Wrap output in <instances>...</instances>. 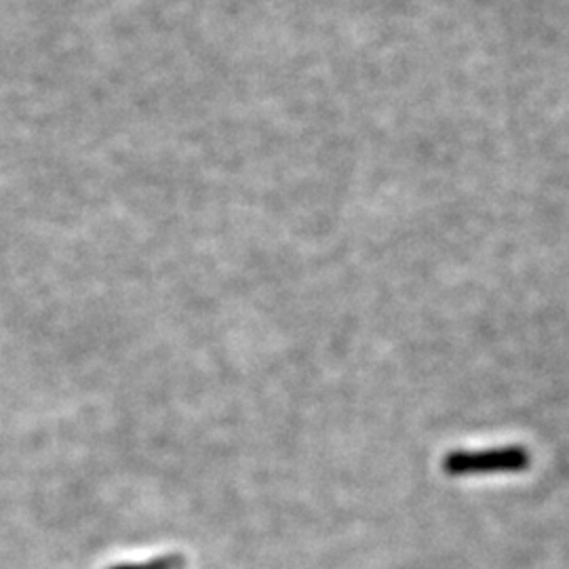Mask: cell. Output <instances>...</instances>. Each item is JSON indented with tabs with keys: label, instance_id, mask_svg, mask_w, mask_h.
Returning a JSON list of instances; mask_svg holds the SVG:
<instances>
[{
	"label": "cell",
	"instance_id": "2",
	"mask_svg": "<svg viewBox=\"0 0 569 569\" xmlns=\"http://www.w3.org/2000/svg\"><path fill=\"white\" fill-rule=\"evenodd\" d=\"M184 568V557L181 555H165V557H154L146 564H121L108 569H181Z\"/></svg>",
	"mask_w": 569,
	"mask_h": 569
},
{
	"label": "cell",
	"instance_id": "1",
	"mask_svg": "<svg viewBox=\"0 0 569 569\" xmlns=\"http://www.w3.org/2000/svg\"><path fill=\"white\" fill-rule=\"evenodd\" d=\"M443 472L450 477L492 475V472H519L530 466L526 447L506 445L490 450H458L443 458Z\"/></svg>",
	"mask_w": 569,
	"mask_h": 569
}]
</instances>
